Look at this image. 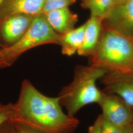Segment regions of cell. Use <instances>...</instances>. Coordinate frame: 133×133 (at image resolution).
Listing matches in <instances>:
<instances>
[{
    "instance_id": "6da1fadb",
    "label": "cell",
    "mask_w": 133,
    "mask_h": 133,
    "mask_svg": "<svg viewBox=\"0 0 133 133\" xmlns=\"http://www.w3.org/2000/svg\"><path fill=\"white\" fill-rule=\"evenodd\" d=\"M10 120L44 133H73L79 124L64 112L58 97L43 94L28 79L22 82L18 98L11 104Z\"/></svg>"
},
{
    "instance_id": "7a4b0ae2",
    "label": "cell",
    "mask_w": 133,
    "mask_h": 133,
    "mask_svg": "<svg viewBox=\"0 0 133 133\" xmlns=\"http://www.w3.org/2000/svg\"><path fill=\"white\" fill-rule=\"evenodd\" d=\"M108 71L94 65H77L73 79L64 86L58 97L67 114L75 116L80 109L91 104H98L103 95L96 82Z\"/></svg>"
},
{
    "instance_id": "3957f363",
    "label": "cell",
    "mask_w": 133,
    "mask_h": 133,
    "mask_svg": "<svg viewBox=\"0 0 133 133\" xmlns=\"http://www.w3.org/2000/svg\"><path fill=\"white\" fill-rule=\"evenodd\" d=\"M99 48L90 58V64L108 71H133V39L104 25Z\"/></svg>"
},
{
    "instance_id": "277c9868",
    "label": "cell",
    "mask_w": 133,
    "mask_h": 133,
    "mask_svg": "<svg viewBox=\"0 0 133 133\" xmlns=\"http://www.w3.org/2000/svg\"><path fill=\"white\" fill-rule=\"evenodd\" d=\"M60 35L50 26L45 14L35 16L30 26L21 38L14 44L0 49L5 61L11 66L24 52L47 44L59 45Z\"/></svg>"
},
{
    "instance_id": "5b68a950",
    "label": "cell",
    "mask_w": 133,
    "mask_h": 133,
    "mask_svg": "<svg viewBox=\"0 0 133 133\" xmlns=\"http://www.w3.org/2000/svg\"><path fill=\"white\" fill-rule=\"evenodd\" d=\"M103 117L122 128L133 121V109L117 95L105 93L98 104Z\"/></svg>"
},
{
    "instance_id": "8992f818",
    "label": "cell",
    "mask_w": 133,
    "mask_h": 133,
    "mask_svg": "<svg viewBox=\"0 0 133 133\" xmlns=\"http://www.w3.org/2000/svg\"><path fill=\"white\" fill-rule=\"evenodd\" d=\"M99 81L103 92L118 96L133 109V71H108Z\"/></svg>"
},
{
    "instance_id": "52a82bcc",
    "label": "cell",
    "mask_w": 133,
    "mask_h": 133,
    "mask_svg": "<svg viewBox=\"0 0 133 133\" xmlns=\"http://www.w3.org/2000/svg\"><path fill=\"white\" fill-rule=\"evenodd\" d=\"M103 23L105 27L133 39V0L114 5Z\"/></svg>"
},
{
    "instance_id": "ba28073f",
    "label": "cell",
    "mask_w": 133,
    "mask_h": 133,
    "mask_svg": "<svg viewBox=\"0 0 133 133\" xmlns=\"http://www.w3.org/2000/svg\"><path fill=\"white\" fill-rule=\"evenodd\" d=\"M34 17L28 14H16L2 20L0 22L1 38L9 45L16 42L29 28Z\"/></svg>"
},
{
    "instance_id": "9c48e42d",
    "label": "cell",
    "mask_w": 133,
    "mask_h": 133,
    "mask_svg": "<svg viewBox=\"0 0 133 133\" xmlns=\"http://www.w3.org/2000/svg\"><path fill=\"white\" fill-rule=\"evenodd\" d=\"M103 19L90 15L85 22L83 43L77 54L81 56L92 57L99 48L103 34Z\"/></svg>"
},
{
    "instance_id": "30bf717a",
    "label": "cell",
    "mask_w": 133,
    "mask_h": 133,
    "mask_svg": "<svg viewBox=\"0 0 133 133\" xmlns=\"http://www.w3.org/2000/svg\"><path fill=\"white\" fill-rule=\"evenodd\" d=\"M45 0H5L0 7V20L16 14L36 16L43 13Z\"/></svg>"
},
{
    "instance_id": "8fae6325",
    "label": "cell",
    "mask_w": 133,
    "mask_h": 133,
    "mask_svg": "<svg viewBox=\"0 0 133 133\" xmlns=\"http://www.w3.org/2000/svg\"><path fill=\"white\" fill-rule=\"evenodd\" d=\"M44 14L50 26L60 35L75 28L78 21L77 15L72 12L69 7L53 10Z\"/></svg>"
},
{
    "instance_id": "7c38bea8",
    "label": "cell",
    "mask_w": 133,
    "mask_h": 133,
    "mask_svg": "<svg viewBox=\"0 0 133 133\" xmlns=\"http://www.w3.org/2000/svg\"><path fill=\"white\" fill-rule=\"evenodd\" d=\"M85 26V22L77 28L60 35L59 45L63 54L71 56L77 53L83 43Z\"/></svg>"
},
{
    "instance_id": "4fadbf2b",
    "label": "cell",
    "mask_w": 133,
    "mask_h": 133,
    "mask_svg": "<svg viewBox=\"0 0 133 133\" xmlns=\"http://www.w3.org/2000/svg\"><path fill=\"white\" fill-rule=\"evenodd\" d=\"M81 6L90 11V15L104 19L114 6L113 0H82Z\"/></svg>"
},
{
    "instance_id": "5bb4252c",
    "label": "cell",
    "mask_w": 133,
    "mask_h": 133,
    "mask_svg": "<svg viewBox=\"0 0 133 133\" xmlns=\"http://www.w3.org/2000/svg\"><path fill=\"white\" fill-rule=\"evenodd\" d=\"M76 0H45L43 14H45L53 10L64 7H69L76 2Z\"/></svg>"
},
{
    "instance_id": "9a60e30c",
    "label": "cell",
    "mask_w": 133,
    "mask_h": 133,
    "mask_svg": "<svg viewBox=\"0 0 133 133\" xmlns=\"http://www.w3.org/2000/svg\"><path fill=\"white\" fill-rule=\"evenodd\" d=\"M123 129L112 123L103 116L102 133H123Z\"/></svg>"
},
{
    "instance_id": "2e32d148",
    "label": "cell",
    "mask_w": 133,
    "mask_h": 133,
    "mask_svg": "<svg viewBox=\"0 0 133 133\" xmlns=\"http://www.w3.org/2000/svg\"><path fill=\"white\" fill-rule=\"evenodd\" d=\"M11 104V103L5 104L0 102V126L6 121L10 120Z\"/></svg>"
},
{
    "instance_id": "e0dca14e",
    "label": "cell",
    "mask_w": 133,
    "mask_h": 133,
    "mask_svg": "<svg viewBox=\"0 0 133 133\" xmlns=\"http://www.w3.org/2000/svg\"><path fill=\"white\" fill-rule=\"evenodd\" d=\"M102 115L100 114L93 124L89 127L88 133H102Z\"/></svg>"
},
{
    "instance_id": "ac0fdd59",
    "label": "cell",
    "mask_w": 133,
    "mask_h": 133,
    "mask_svg": "<svg viewBox=\"0 0 133 133\" xmlns=\"http://www.w3.org/2000/svg\"><path fill=\"white\" fill-rule=\"evenodd\" d=\"M16 133H44L35 129L19 124H14Z\"/></svg>"
},
{
    "instance_id": "d6986e66",
    "label": "cell",
    "mask_w": 133,
    "mask_h": 133,
    "mask_svg": "<svg viewBox=\"0 0 133 133\" xmlns=\"http://www.w3.org/2000/svg\"><path fill=\"white\" fill-rule=\"evenodd\" d=\"M0 133H16L13 123L8 120L0 126Z\"/></svg>"
},
{
    "instance_id": "ffe728a7",
    "label": "cell",
    "mask_w": 133,
    "mask_h": 133,
    "mask_svg": "<svg viewBox=\"0 0 133 133\" xmlns=\"http://www.w3.org/2000/svg\"><path fill=\"white\" fill-rule=\"evenodd\" d=\"M9 66H10L5 61L2 53L0 51V69Z\"/></svg>"
},
{
    "instance_id": "44dd1931",
    "label": "cell",
    "mask_w": 133,
    "mask_h": 133,
    "mask_svg": "<svg viewBox=\"0 0 133 133\" xmlns=\"http://www.w3.org/2000/svg\"><path fill=\"white\" fill-rule=\"evenodd\" d=\"M123 133H133V121L123 129Z\"/></svg>"
},
{
    "instance_id": "7402d4cb",
    "label": "cell",
    "mask_w": 133,
    "mask_h": 133,
    "mask_svg": "<svg viewBox=\"0 0 133 133\" xmlns=\"http://www.w3.org/2000/svg\"><path fill=\"white\" fill-rule=\"evenodd\" d=\"M127 1L128 0H113V2H114V5H119L120 4L123 3Z\"/></svg>"
},
{
    "instance_id": "603a6c76",
    "label": "cell",
    "mask_w": 133,
    "mask_h": 133,
    "mask_svg": "<svg viewBox=\"0 0 133 133\" xmlns=\"http://www.w3.org/2000/svg\"><path fill=\"white\" fill-rule=\"evenodd\" d=\"M5 0H0V7L5 2Z\"/></svg>"
},
{
    "instance_id": "cb8c5ba5",
    "label": "cell",
    "mask_w": 133,
    "mask_h": 133,
    "mask_svg": "<svg viewBox=\"0 0 133 133\" xmlns=\"http://www.w3.org/2000/svg\"><path fill=\"white\" fill-rule=\"evenodd\" d=\"M0 22H1V20H0ZM2 48H3V46L1 45V43H0V49Z\"/></svg>"
}]
</instances>
